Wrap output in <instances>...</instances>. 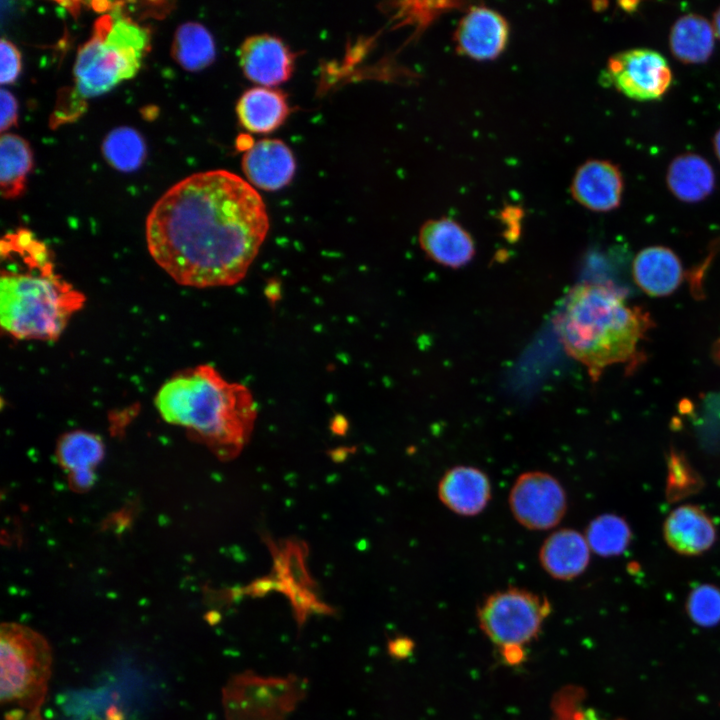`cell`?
Returning a JSON list of instances; mask_svg holds the SVG:
<instances>
[{"instance_id":"cell-1","label":"cell","mask_w":720,"mask_h":720,"mask_svg":"<svg viewBox=\"0 0 720 720\" xmlns=\"http://www.w3.org/2000/svg\"><path fill=\"white\" fill-rule=\"evenodd\" d=\"M259 193L226 170L188 176L154 204L146 242L154 261L178 284L195 288L241 281L267 235Z\"/></svg>"},{"instance_id":"cell-2","label":"cell","mask_w":720,"mask_h":720,"mask_svg":"<svg viewBox=\"0 0 720 720\" xmlns=\"http://www.w3.org/2000/svg\"><path fill=\"white\" fill-rule=\"evenodd\" d=\"M0 323L20 340H54L79 311L85 296L55 270L46 244L26 229L0 245Z\"/></svg>"},{"instance_id":"cell-3","label":"cell","mask_w":720,"mask_h":720,"mask_svg":"<svg viewBox=\"0 0 720 720\" xmlns=\"http://www.w3.org/2000/svg\"><path fill=\"white\" fill-rule=\"evenodd\" d=\"M155 406L167 423L184 427L222 459L239 454L257 415L249 389L227 381L208 364L169 378L157 392Z\"/></svg>"},{"instance_id":"cell-4","label":"cell","mask_w":720,"mask_h":720,"mask_svg":"<svg viewBox=\"0 0 720 720\" xmlns=\"http://www.w3.org/2000/svg\"><path fill=\"white\" fill-rule=\"evenodd\" d=\"M642 313L610 284L583 282L569 292L554 320L565 351L596 381L613 364L629 360L646 329Z\"/></svg>"},{"instance_id":"cell-5","label":"cell","mask_w":720,"mask_h":720,"mask_svg":"<svg viewBox=\"0 0 720 720\" xmlns=\"http://www.w3.org/2000/svg\"><path fill=\"white\" fill-rule=\"evenodd\" d=\"M149 42V31L126 16L114 12L98 18L73 69V94L78 101L104 94L134 77Z\"/></svg>"},{"instance_id":"cell-6","label":"cell","mask_w":720,"mask_h":720,"mask_svg":"<svg viewBox=\"0 0 720 720\" xmlns=\"http://www.w3.org/2000/svg\"><path fill=\"white\" fill-rule=\"evenodd\" d=\"M1 693L5 720H42L52 668V650L38 632L17 623L0 629Z\"/></svg>"},{"instance_id":"cell-7","label":"cell","mask_w":720,"mask_h":720,"mask_svg":"<svg viewBox=\"0 0 720 720\" xmlns=\"http://www.w3.org/2000/svg\"><path fill=\"white\" fill-rule=\"evenodd\" d=\"M550 612L545 596L510 587L490 594L478 610V619L488 638L514 662L520 660L522 647L536 636Z\"/></svg>"},{"instance_id":"cell-8","label":"cell","mask_w":720,"mask_h":720,"mask_svg":"<svg viewBox=\"0 0 720 720\" xmlns=\"http://www.w3.org/2000/svg\"><path fill=\"white\" fill-rule=\"evenodd\" d=\"M297 678H261L250 673L235 676L223 690L227 720H281L302 698Z\"/></svg>"},{"instance_id":"cell-9","label":"cell","mask_w":720,"mask_h":720,"mask_svg":"<svg viewBox=\"0 0 720 720\" xmlns=\"http://www.w3.org/2000/svg\"><path fill=\"white\" fill-rule=\"evenodd\" d=\"M672 79L666 58L648 48H634L612 55L601 75V81L606 85L637 101L661 98Z\"/></svg>"},{"instance_id":"cell-10","label":"cell","mask_w":720,"mask_h":720,"mask_svg":"<svg viewBox=\"0 0 720 720\" xmlns=\"http://www.w3.org/2000/svg\"><path fill=\"white\" fill-rule=\"evenodd\" d=\"M508 504L514 519L524 528L544 531L556 527L567 511L564 487L552 474L527 471L511 486Z\"/></svg>"},{"instance_id":"cell-11","label":"cell","mask_w":720,"mask_h":720,"mask_svg":"<svg viewBox=\"0 0 720 720\" xmlns=\"http://www.w3.org/2000/svg\"><path fill=\"white\" fill-rule=\"evenodd\" d=\"M506 18L487 6H473L460 18L454 32L458 53L477 61L496 59L509 41Z\"/></svg>"},{"instance_id":"cell-12","label":"cell","mask_w":720,"mask_h":720,"mask_svg":"<svg viewBox=\"0 0 720 720\" xmlns=\"http://www.w3.org/2000/svg\"><path fill=\"white\" fill-rule=\"evenodd\" d=\"M624 181L619 167L611 161L589 159L575 171L570 192L576 202L595 212L616 209L622 200Z\"/></svg>"},{"instance_id":"cell-13","label":"cell","mask_w":720,"mask_h":720,"mask_svg":"<svg viewBox=\"0 0 720 720\" xmlns=\"http://www.w3.org/2000/svg\"><path fill=\"white\" fill-rule=\"evenodd\" d=\"M239 61L248 79L265 86L285 82L294 68V55L289 48L269 34L248 37L240 47Z\"/></svg>"},{"instance_id":"cell-14","label":"cell","mask_w":720,"mask_h":720,"mask_svg":"<svg viewBox=\"0 0 720 720\" xmlns=\"http://www.w3.org/2000/svg\"><path fill=\"white\" fill-rule=\"evenodd\" d=\"M440 502L451 512L465 517L480 514L488 505L492 487L488 475L469 465L448 469L437 487Z\"/></svg>"},{"instance_id":"cell-15","label":"cell","mask_w":720,"mask_h":720,"mask_svg":"<svg viewBox=\"0 0 720 720\" xmlns=\"http://www.w3.org/2000/svg\"><path fill=\"white\" fill-rule=\"evenodd\" d=\"M663 537L670 549L683 556H699L716 542L717 530L712 518L692 504L674 508L663 523Z\"/></svg>"},{"instance_id":"cell-16","label":"cell","mask_w":720,"mask_h":720,"mask_svg":"<svg viewBox=\"0 0 720 720\" xmlns=\"http://www.w3.org/2000/svg\"><path fill=\"white\" fill-rule=\"evenodd\" d=\"M242 168L255 186L274 191L291 181L296 166L293 154L284 142L262 139L245 152Z\"/></svg>"},{"instance_id":"cell-17","label":"cell","mask_w":720,"mask_h":720,"mask_svg":"<svg viewBox=\"0 0 720 720\" xmlns=\"http://www.w3.org/2000/svg\"><path fill=\"white\" fill-rule=\"evenodd\" d=\"M419 243L427 256L446 267H462L475 255L470 233L446 217L426 221L419 231Z\"/></svg>"},{"instance_id":"cell-18","label":"cell","mask_w":720,"mask_h":720,"mask_svg":"<svg viewBox=\"0 0 720 720\" xmlns=\"http://www.w3.org/2000/svg\"><path fill=\"white\" fill-rule=\"evenodd\" d=\"M590 548L584 534L572 528L553 531L539 549V562L551 577L568 581L580 576L590 562Z\"/></svg>"},{"instance_id":"cell-19","label":"cell","mask_w":720,"mask_h":720,"mask_svg":"<svg viewBox=\"0 0 720 720\" xmlns=\"http://www.w3.org/2000/svg\"><path fill=\"white\" fill-rule=\"evenodd\" d=\"M632 274L636 284L648 295L667 296L673 293L683 278L678 256L669 248L651 246L642 249L634 258Z\"/></svg>"},{"instance_id":"cell-20","label":"cell","mask_w":720,"mask_h":720,"mask_svg":"<svg viewBox=\"0 0 720 720\" xmlns=\"http://www.w3.org/2000/svg\"><path fill=\"white\" fill-rule=\"evenodd\" d=\"M715 172L707 159L686 152L676 156L666 171V185L679 200L695 203L707 198L715 187Z\"/></svg>"},{"instance_id":"cell-21","label":"cell","mask_w":720,"mask_h":720,"mask_svg":"<svg viewBox=\"0 0 720 720\" xmlns=\"http://www.w3.org/2000/svg\"><path fill=\"white\" fill-rule=\"evenodd\" d=\"M712 23L705 17L689 13L679 17L669 33V49L684 64H702L712 55L715 46Z\"/></svg>"},{"instance_id":"cell-22","label":"cell","mask_w":720,"mask_h":720,"mask_svg":"<svg viewBox=\"0 0 720 720\" xmlns=\"http://www.w3.org/2000/svg\"><path fill=\"white\" fill-rule=\"evenodd\" d=\"M236 111L239 122L245 129L255 133H268L285 121L289 107L286 96L281 91L254 87L242 94Z\"/></svg>"},{"instance_id":"cell-23","label":"cell","mask_w":720,"mask_h":720,"mask_svg":"<svg viewBox=\"0 0 720 720\" xmlns=\"http://www.w3.org/2000/svg\"><path fill=\"white\" fill-rule=\"evenodd\" d=\"M104 454L102 440L95 434L75 431L63 436L57 455L62 466L71 474L75 487L88 488L94 482V468Z\"/></svg>"},{"instance_id":"cell-24","label":"cell","mask_w":720,"mask_h":720,"mask_svg":"<svg viewBox=\"0 0 720 720\" xmlns=\"http://www.w3.org/2000/svg\"><path fill=\"white\" fill-rule=\"evenodd\" d=\"M32 166L28 142L15 134H3L0 140V187L4 198H15L24 191Z\"/></svg>"},{"instance_id":"cell-25","label":"cell","mask_w":720,"mask_h":720,"mask_svg":"<svg viewBox=\"0 0 720 720\" xmlns=\"http://www.w3.org/2000/svg\"><path fill=\"white\" fill-rule=\"evenodd\" d=\"M172 56L186 71H200L215 59L216 49L213 37L200 23H183L175 32Z\"/></svg>"},{"instance_id":"cell-26","label":"cell","mask_w":720,"mask_h":720,"mask_svg":"<svg viewBox=\"0 0 720 720\" xmlns=\"http://www.w3.org/2000/svg\"><path fill=\"white\" fill-rule=\"evenodd\" d=\"M584 536L592 552L601 557H614L628 548L632 531L623 517L604 513L589 522Z\"/></svg>"},{"instance_id":"cell-27","label":"cell","mask_w":720,"mask_h":720,"mask_svg":"<svg viewBox=\"0 0 720 720\" xmlns=\"http://www.w3.org/2000/svg\"><path fill=\"white\" fill-rule=\"evenodd\" d=\"M102 152L110 166L122 172H132L143 164L146 146L135 129L117 127L106 135Z\"/></svg>"},{"instance_id":"cell-28","label":"cell","mask_w":720,"mask_h":720,"mask_svg":"<svg viewBox=\"0 0 720 720\" xmlns=\"http://www.w3.org/2000/svg\"><path fill=\"white\" fill-rule=\"evenodd\" d=\"M685 608L693 623L701 627H713L720 623V588L703 583L688 594Z\"/></svg>"},{"instance_id":"cell-29","label":"cell","mask_w":720,"mask_h":720,"mask_svg":"<svg viewBox=\"0 0 720 720\" xmlns=\"http://www.w3.org/2000/svg\"><path fill=\"white\" fill-rule=\"evenodd\" d=\"M703 483L683 456L671 451L668 461L667 497L675 501L698 492Z\"/></svg>"},{"instance_id":"cell-30","label":"cell","mask_w":720,"mask_h":720,"mask_svg":"<svg viewBox=\"0 0 720 720\" xmlns=\"http://www.w3.org/2000/svg\"><path fill=\"white\" fill-rule=\"evenodd\" d=\"M0 82L2 85L12 84L21 71V55L17 47L6 39L0 42Z\"/></svg>"},{"instance_id":"cell-31","label":"cell","mask_w":720,"mask_h":720,"mask_svg":"<svg viewBox=\"0 0 720 720\" xmlns=\"http://www.w3.org/2000/svg\"><path fill=\"white\" fill-rule=\"evenodd\" d=\"M0 107V128L1 131H5L6 129L16 124L18 105L14 95L4 88H2L0 91Z\"/></svg>"},{"instance_id":"cell-32","label":"cell","mask_w":720,"mask_h":720,"mask_svg":"<svg viewBox=\"0 0 720 720\" xmlns=\"http://www.w3.org/2000/svg\"><path fill=\"white\" fill-rule=\"evenodd\" d=\"M253 145V140L249 135L239 136L236 142L238 150L248 151Z\"/></svg>"},{"instance_id":"cell-33","label":"cell","mask_w":720,"mask_h":720,"mask_svg":"<svg viewBox=\"0 0 720 720\" xmlns=\"http://www.w3.org/2000/svg\"><path fill=\"white\" fill-rule=\"evenodd\" d=\"M711 23H712L716 38L720 39V6L714 12L713 20Z\"/></svg>"},{"instance_id":"cell-34","label":"cell","mask_w":720,"mask_h":720,"mask_svg":"<svg viewBox=\"0 0 720 720\" xmlns=\"http://www.w3.org/2000/svg\"><path fill=\"white\" fill-rule=\"evenodd\" d=\"M713 149L715 152L716 157L718 158L720 162V128L717 130V132L714 134L713 137Z\"/></svg>"},{"instance_id":"cell-35","label":"cell","mask_w":720,"mask_h":720,"mask_svg":"<svg viewBox=\"0 0 720 720\" xmlns=\"http://www.w3.org/2000/svg\"><path fill=\"white\" fill-rule=\"evenodd\" d=\"M107 720H122V714L115 707H111L106 713Z\"/></svg>"}]
</instances>
